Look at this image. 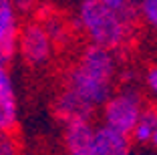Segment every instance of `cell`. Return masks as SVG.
I'll use <instances>...</instances> for the list:
<instances>
[{"label":"cell","instance_id":"obj_1","mask_svg":"<svg viewBox=\"0 0 157 155\" xmlns=\"http://www.w3.org/2000/svg\"><path fill=\"white\" fill-rule=\"evenodd\" d=\"M119 79L117 52L85 45L78 56L71 63L63 77V89L71 91L95 113L103 107L109 95L115 91Z\"/></svg>","mask_w":157,"mask_h":155},{"label":"cell","instance_id":"obj_2","mask_svg":"<svg viewBox=\"0 0 157 155\" xmlns=\"http://www.w3.org/2000/svg\"><path fill=\"white\" fill-rule=\"evenodd\" d=\"M73 26L85 38L87 45L119 52L133 42L137 26L123 20L119 14L103 6L99 0H81L75 8Z\"/></svg>","mask_w":157,"mask_h":155},{"label":"cell","instance_id":"obj_3","mask_svg":"<svg viewBox=\"0 0 157 155\" xmlns=\"http://www.w3.org/2000/svg\"><path fill=\"white\" fill-rule=\"evenodd\" d=\"M143 109H145L143 93L133 85H123L117 91H113L109 99L103 103V107L99 109L101 111V125L129 137Z\"/></svg>","mask_w":157,"mask_h":155},{"label":"cell","instance_id":"obj_4","mask_svg":"<svg viewBox=\"0 0 157 155\" xmlns=\"http://www.w3.org/2000/svg\"><path fill=\"white\" fill-rule=\"evenodd\" d=\"M56 45L48 30L38 18L22 22L18 41H16V56L30 68H44L55 60Z\"/></svg>","mask_w":157,"mask_h":155},{"label":"cell","instance_id":"obj_5","mask_svg":"<svg viewBox=\"0 0 157 155\" xmlns=\"http://www.w3.org/2000/svg\"><path fill=\"white\" fill-rule=\"evenodd\" d=\"M22 28V12L12 0H0V60L10 63L16 56V41Z\"/></svg>","mask_w":157,"mask_h":155},{"label":"cell","instance_id":"obj_6","mask_svg":"<svg viewBox=\"0 0 157 155\" xmlns=\"http://www.w3.org/2000/svg\"><path fill=\"white\" fill-rule=\"evenodd\" d=\"M18 127V93L8 63L0 60V133H14Z\"/></svg>","mask_w":157,"mask_h":155},{"label":"cell","instance_id":"obj_7","mask_svg":"<svg viewBox=\"0 0 157 155\" xmlns=\"http://www.w3.org/2000/svg\"><path fill=\"white\" fill-rule=\"evenodd\" d=\"M63 143L67 155H97L95 153V125L69 123L63 129Z\"/></svg>","mask_w":157,"mask_h":155},{"label":"cell","instance_id":"obj_8","mask_svg":"<svg viewBox=\"0 0 157 155\" xmlns=\"http://www.w3.org/2000/svg\"><path fill=\"white\" fill-rule=\"evenodd\" d=\"M133 143L127 135L113 131L105 125L95 127V153L97 155H133Z\"/></svg>","mask_w":157,"mask_h":155},{"label":"cell","instance_id":"obj_9","mask_svg":"<svg viewBox=\"0 0 157 155\" xmlns=\"http://www.w3.org/2000/svg\"><path fill=\"white\" fill-rule=\"evenodd\" d=\"M155 127H157V107L155 105H145L143 113H141L139 121L135 123L133 131H131V135H129L131 143L149 145L153 133H155Z\"/></svg>","mask_w":157,"mask_h":155},{"label":"cell","instance_id":"obj_10","mask_svg":"<svg viewBox=\"0 0 157 155\" xmlns=\"http://www.w3.org/2000/svg\"><path fill=\"white\" fill-rule=\"evenodd\" d=\"M36 18L44 24V28L48 30L51 38L55 41L56 48H60L63 45H67L71 41V28H73V24H69L63 16H59L55 12H40Z\"/></svg>","mask_w":157,"mask_h":155},{"label":"cell","instance_id":"obj_11","mask_svg":"<svg viewBox=\"0 0 157 155\" xmlns=\"http://www.w3.org/2000/svg\"><path fill=\"white\" fill-rule=\"evenodd\" d=\"M137 20L157 38V0H137Z\"/></svg>","mask_w":157,"mask_h":155},{"label":"cell","instance_id":"obj_12","mask_svg":"<svg viewBox=\"0 0 157 155\" xmlns=\"http://www.w3.org/2000/svg\"><path fill=\"white\" fill-rule=\"evenodd\" d=\"M103 6H107L109 10H113L115 14H119L123 20H127L129 24L139 26L137 20V0H99Z\"/></svg>","mask_w":157,"mask_h":155},{"label":"cell","instance_id":"obj_13","mask_svg":"<svg viewBox=\"0 0 157 155\" xmlns=\"http://www.w3.org/2000/svg\"><path fill=\"white\" fill-rule=\"evenodd\" d=\"M143 87L149 99L153 101V105L157 107V63H151L145 67L143 71Z\"/></svg>","mask_w":157,"mask_h":155},{"label":"cell","instance_id":"obj_14","mask_svg":"<svg viewBox=\"0 0 157 155\" xmlns=\"http://www.w3.org/2000/svg\"><path fill=\"white\" fill-rule=\"evenodd\" d=\"M18 141L14 133H0V155H20Z\"/></svg>","mask_w":157,"mask_h":155},{"label":"cell","instance_id":"obj_15","mask_svg":"<svg viewBox=\"0 0 157 155\" xmlns=\"http://www.w3.org/2000/svg\"><path fill=\"white\" fill-rule=\"evenodd\" d=\"M12 2H14V6H16L22 14L33 12V10L36 8V4H38V0H12Z\"/></svg>","mask_w":157,"mask_h":155},{"label":"cell","instance_id":"obj_16","mask_svg":"<svg viewBox=\"0 0 157 155\" xmlns=\"http://www.w3.org/2000/svg\"><path fill=\"white\" fill-rule=\"evenodd\" d=\"M149 145L153 147V149H157V127H155V133H153V137H151V143Z\"/></svg>","mask_w":157,"mask_h":155},{"label":"cell","instance_id":"obj_17","mask_svg":"<svg viewBox=\"0 0 157 155\" xmlns=\"http://www.w3.org/2000/svg\"><path fill=\"white\" fill-rule=\"evenodd\" d=\"M20 155H36V153H28V151H22Z\"/></svg>","mask_w":157,"mask_h":155},{"label":"cell","instance_id":"obj_18","mask_svg":"<svg viewBox=\"0 0 157 155\" xmlns=\"http://www.w3.org/2000/svg\"><path fill=\"white\" fill-rule=\"evenodd\" d=\"M78 2H81V0H78Z\"/></svg>","mask_w":157,"mask_h":155}]
</instances>
